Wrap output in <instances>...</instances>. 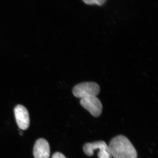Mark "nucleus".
<instances>
[{
	"label": "nucleus",
	"instance_id": "obj_1",
	"mask_svg": "<svg viewBox=\"0 0 158 158\" xmlns=\"http://www.w3.org/2000/svg\"><path fill=\"white\" fill-rule=\"evenodd\" d=\"M109 146L110 153L114 158H137L135 148L127 137L118 135L113 138Z\"/></svg>",
	"mask_w": 158,
	"mask_h": 158
},
{
	"label": "nucleus",
	"instance_id": "obj_2",
	"mask_svg": "<svg viewBox=\"0 0 158 158\" xmlns=\"http://www.w3.org/2000/svg\"><path fill=\"white\" fill-rule=\"evenodd\" d=\"M100 91L97 83L93 82H84L76 85L73 90L74 96L82 98L90 96H96Z\"/></svg>",
	"mask_w": 158,
	"mask_h": 158
},
{
	"label": "nucleus",
	"instance_id": "obj_3",
	"mask_svg": "<svg viewBox=\"0 0 158 158\" xmlns=\"http://www.w3.org/2000/svg\"><path fill=\"white\" fill-rule=\"evenodd\" d=\"M96 149L99 150L98 154V158H112L109 146L104 141L87 143L83 147L84 152L87 156H90L93 155L94 151Z\"/></svg>",
	"mask_w": 158,
	"mask_h": 158
},
{
	"label": "nucleus",
	"instance_id": "obj_4",
	"mask_svg": "<svg viewBox=\"0 0 158 158\" xmlns=\"http://www.w3.org/2000/svg\"><path fill=\"white\" fill-rule=\"evenodd\" d=\"M81 106L94 117H98L102 111V105L96 96H90L81 98Z\"/></svg>",
	"mask_w": 158,
	"mask_h": 158
},
{
	"label": "nucleus",
	"instance_id": "obj_5",
	"mask_svg": "<svg viewBox=\"0 0 158 158\" xmlns=\"http://www.w3.org/2000/svg\"><path fill=\"white\" fill-rule=\"evenodd\" d=\"M15 120L21 130H26L28 128L30 124V116L27 108L21 105L16 106L14 109Z\"/></svg>",
	"mask_w": 158,
	"mask_h": 158
},
{
	"label": "nucleus",
	"instance_id": "obj_6",
	"mask_svg": "<svg viewBox=\"0 0 158 158\" xmlns=\"http://www.w3.org/2000/svg\"><path fill=\"white\" fill-rule=\"evenodd\" d=\"M35 158H49L50 148L48 142L44 138H40L35 142L33 149Z\"/></svg>",
	"mask_w": 158,
	"mask_h": 158
},
{
	"label": "nucleus",
	"instance_id": "obj_7",
	"mask_svg": "<svg viewBox=\"0 0 158 158\" xmlns=\"http://www.w3.org/2000/svg\"><path fill=\"white\" fill-rule=\"evenodd\" d=\"M106 0H83V2L88 5H97L101 6Z\"/></svg>",
	"mask_w": 158,
	"mask_h": 158
},
{
	"label": "nucleus",
	"instance_id": "obj_8",
	"mask_svg": "<svg viewBox=\"0 0 158 158\" xmlns=\"http://www.w3.org/2000/svg\"><path fill=\"white\" fill-rule=\"evenodd\" d=\"M52 158H66L63 154L61 152H56L53 155Z\"/></svg>",
	"mask_w": 158,
	"mask_h": 158
},
{
	"label": "nucleus",
	"instance_id": "obj_9",
	"mask_svg": "<svg viewBox=\"0 0 158 158\" xmlns=\"http://www.w3.org/2000/svg\"><path fill=\"white\" fill-rule=\"evenodd\" d=\"M20 135H21L22 136L23 135V133L22 132H20Z\"/></svg>",
	"mask_w": 158,
	"mask_h": 158
}]
</instances>
